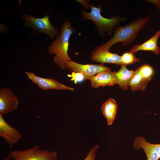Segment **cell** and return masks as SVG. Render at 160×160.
Returning <instances> with one entry per match:
<instances>
[{
    "label": "cell",
    "instance_id": "6da1fadb",
    "mask_svg": "<svg viewBox=\"0 0 160 160\" xmlns=\"http://www.w3.org/2000/svg\"><path fill=\"white\" fill-rule=\"evenodd\" d=\"M74 32L71 23L66 21L63 25L60 34L48 47L49 53L54 54L55 63L62 69L67 68V62L71 61L68 54L69 38Z\"/></svg>",
    "mask_w": 160,
    "mask_h": 160
},
{
    "label": "cell",
    "instance_id": "7a4b0ae2",
    "mask_svg": "<svg viewBox=\"0 0 160 160\" xmlns=\"http://www.w3.org/2000/svg\"><path fill=\"white\" fill-rule=\"evenodd\" d=\"M150 19L149 17L140 18L124 26L116 28L113 37L101 46L109 50L113 45L119 42H122L124 45L127 46L135 39L139 32L144 28Z\"/></svg>",
    "mask_w": 160,
    "mask_h": 160
},
{
    "label": "cell",
    "instance_id": "3957f363",
    "mask_svg": "<svg viewBox=\"0 0 160 160\" xmlns=\"http://www.w3.org/2000/svg\"><path fill=\"white\" fill-rule=\"evenodd\" d=\"M9 153L12 160H55L58 157L56 151L41 149L39 145L24 150L11 151Z\"/></svg>",
    "mask_w": 160,
    "mask_h": 160
},
{
    "label": "cell",
    "instance_id": "277c9868",
    "mask_svg": "<svg viewBox=\"0 0 160 160\" xmlns=\"http://www.w3.org/2000/svg\"><path fill=\"white\" fill-rule=\"evenodd\" d=\"M91 12L89 13L84 10L82 11V16L84 19L89 20L93 21L98 29L103 31H110L124 18L113 17L108 19L103 17L100 13L102 9L100 6L95 7L93 5L90 7Z\"/></svg>",
    "mask_w": 160,
    "mask_h": 160
},
{
    "label": "cell",
    "instance_id": "5b68a950",
    "mask_svg": "<svg viewBox=\"0 0 160 160\" xmlns=\"http://www.w3.org/2000/svg\"><path fill=\"white\" fill-rule=\"evenodd\" d=\"M23 18L25 24L33 28L40 32L44 33L53 39L58 33L56 28L51 23L49 17L46 15L42 18H36L30 15H23Z\"/></svg>",
    "mask_w": 160,
    "mask_h": 160
},
{
    "label": "cell",
    "instance_id": "8992f818",
    "mask_svg": "<svg viewBox=\"0 0 160 160\" xmlns=\"http://www.w3.org/2000/svg\"><path fill=\"white\" fill-rule=\"evenodd\" d=\"M19 102L18 97L10 89H0V115L3 116L17 110Z\"/></svg>",
    "mask_w": 160,
    "mask_h": 160
},
{
    "label": "cell",
    "instance_id": "52a82bcc",
    "mask_svg": "<svg viewBox=\"0 0 160 160\" xmlns=\"http://www.w3.org/2000/svg\"><path fill=\"white\" fill-rule=\"evenodd\" d=\"M67 68L73 72L82 73L84 76L85 80H90L92 76L100 72L111 70L109 68L105 66L102 63L99 65H83L72 60L68 62Z\"/></svg>",
    "mask_w": 160,
    "mask_h": 160
},
{
    "label": "cell",
    "instance_id": "ba28073f",
    "mask_svg": "<svg viewBox=\"0 0 160 160\" xmlns=\"http://www.w3.org/2000/svg\"><path fill=\"white\" fill-rule=\"evenodd\" d=\"M28 78L44 90L52 89L68 90L74 91L75 89L61 84L52 78H46L36 76L33 73L25 72Z\"/></svg>",
    "mask_w": 160,
    "mask_h": 160
},
{
    "label": "cell",
    "instance_id": "9c48e42d",
    "mask_svg": "<svg viewBox=\"0 0 160 160\" xmlns=\"http://www.w3.org/2000/svg\"><path fill=\"white\" fill-rule=\"evenodd\" d=\"M133 145L135 150L143 149L147 160H159L160 158V143H151L145 137L138 136L135 139Z\"/></svg>",
    "mask_w": 160,
    "mask_h": 160
},
{
    "label": "cell",
    "instance_id": "30bf717a",
    "mask_svg": "<svg viewBox=\"0 0 160 160\" xmlns=\"http://www.w3.org/2000/svg\"><path fill=\"white\" fill-rule=\"evenodd\" d=\"M0 137L11 147L18 143L22 136L18 130L9 124L0 115Z\"/></svg>",
    "mask_w": 160,
    "mask_h": 160
},
{
    "label": "cell",
    "instance_id": "8fae6325",
    "mask_svg": "<svg viewBox=\"0 0 160 160\" xmlns=\"http://www.w3.org/2000/svg\"><path fill=\"white\" fill-rule=\"evenodd\" d=\"M91 59L97 62L122 65L121 56L116 53L110 52L101 46L97 47L91 52Z\"/></svg>",
    "mask_w": 160,
    "mask_h": 160
},
{
    "label": "cell",
    "instance_id": "7c38bea8",
    "mask_svg": "<svg viewBox=\"0 0 160 160\" xmlns=\"http://www.w3.org/2000/svg\"><path fill=\"white\" fill-rule=\"evenodd\" d=\"M89 80L91 86L95 88L100 86H113L116 84L113 72L111 70L97 73L92 76Z\"/></svg>",
    "mask_w": 160,
    "mask_h": 160
},
{
    "label": "cell",
    "instance_id": "4fadbf2b",
    "mask_svg": "<svg viewBox=\"0 0 160 160\" xmlns=\"http://www.w3.org/2000/svg\"><path fill=\"white\" fill-rule=\"evenodd\" d=\"M118 71L113 72L116 78V84L123 90L128 89L129 83L133 78L135 71L128 69L126 65H122Z\"/></svg>",
    "mask_w": 160,
    "mask_h": 160
},
{
    "label": "cell",
    "instance_id": "5bb4252c",
    "mask_svg": "<svg viewBox=\"0 0 160 160\" xmlns=\"http://www.w3.org/2000/svg\"><path fill=\"white\" fill-rule=\"evenodd\" d=\"M160 36V30L144 43L134 46L129 52L133 54L139 51L144 50L152 51L154 54L158 55L160 53V48L157 45L158 40Z\"/></svg>",
    "mask_w": 160,
    "mask_h": 160
},
{
    "label": "cell",
    "instance_id": "9a60e30c",
    "mask_svg": "<svg viewBox=\"0 0 160 160\" xmlns=\"http://www.w3.org/2000/svg\"><path fill=\"white\" fill-rule=\"evenodd\" d=\"M118 108L116 102L112 98L109 99L102 105L101 109L107 120L108 125H111L113 123Z\"/></svg>",
    "mask_w": 160,
    "mask_h": 160
},
{
    "label": "cell",
    "instance_id": "2e32d148",
    "mask_svg": "<svg viewBox=\"0 0 160 160\" xmlns=\"http://www.w3.org/2000/svg\"><path fill=\"white\" fill-rule=\"evenodd\" d=\"M149 81V80L143 78L136 69L129 83V86L133 91L140 90L144 92L147 88Z\"/></svg>",
    "mask_w": 160,
    "mask_h": 160
},
{
    "label": "cell",
    "instance_id": "e0dca14e",
    "mask_svg": "<svg viewBox=\"0 0 160 160\" xmlns=\"http://www.w3.org/2000/svg\"><path fill=\"white\" fill-rule=\"evenodd\" d=\"M140 75L144 78L149 80H151L154 74V70L150 65L145 64L137 69Z\"/></svg>",
    "mask_w": 160,
    "mask_h": 160
},
{
    "label": "cell",
    "instance_id": "ac0fdd59",
    "mask_svg": "<svg viewBox=\"0 0 160 160\" xmlns=\"http://www.w3.org/2000/svg\"><path fill=\"white\" fill-rule=\"evenodd\" d=\"M122 65H127L140 62V60L130 52H125L121 56Z\"/></svg>",
    "mask_w": 160,
    "mask_h": 160
},
{
    "label": "cell",
    "instance_id": "d6986e66",
    "mask_svg": "<svg viewBox=\"0 0 160 160\" xmlns=\"http://www.w3.org/2000/svg\"><path fill=\"white\" fill-rule=\"evenodd\" d=\"M68 76L70 77L71 80L73 81L75 84L85 80L84 76L81 73L72 72L71 74H68Z\"/></svg>",
    "mask_w": 160,
    "mask_h": 160
},
{
    "label": "cell",
    "instance_id": "ffe728a7",
    "mask_svg": "<svg viewBox=\"0 0 160 160\" xmlns=\"http://www.w3.org/2000/svg\"><path fill=\"white\" fill-rule=\"evenodd\" d=\"M99 148V145L96 144L91 148L84 160H95L96 157V153Z\"/></svg>",
    "mask_w": 160,
    "mask_h": 160
},
{
    "label": "cell",
    "instance_id": "44dd1931",
    "mask_svg": "<svg viewBox=\"0 0 160 160\" xmlns=\"http://www.w3.org/2000/svg\"><path fill=\"white\" fill-rule=\"evenodd\" d=\"M147 1L155 4L156 6L160 9V1L157 0H147Z\"/></svg>",
    "mask_w": 160,
    "mask_h": 160
},
{
    "label": "cell",
    "instance_id": "7402d4cb",
    "mask_svg": "<svg viewBox=\"0 0 160 160\" xmlns=\"http://www.w3.org/2000/svg\"><path fill=\"white\" fill-rule=\"evenodd\" d=\"M11 159V156L10 154L9 153L6 158L3 159L2 160H10Z\"/></svg>",
    "mask_w": 160,
    "mask_h": 160
}]
</instances>
